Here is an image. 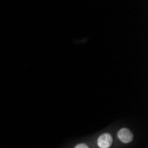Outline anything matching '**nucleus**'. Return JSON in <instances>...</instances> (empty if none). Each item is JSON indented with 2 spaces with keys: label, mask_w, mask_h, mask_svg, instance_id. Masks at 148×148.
I'll list each match as a JSON object with an SVG mask.
<instances>
[{
  "label": "nucleus",
  "mask_w": 148,
  "mask_h": 148,
  "mask_svg": "<svg viewBox=\"0 0 148 148\" xmlns=\"http://www.w3.org/2000/svg\"><path fill=\"white\" fill-rule=\"evenodd\" d=\"M113 143V138L109 133H103L98 138V145L99 148H109Z\"/></svg>",
  "instance_id": "f03ea898"
},
{
  "label": "nucleus",
  "mask_w": 148,
  "mask_h": 148,
  "mask_svg": "<svg viewBox=\"0 0 148 148\" xmlns=\"http://www.w3.org/2000/svg\"><path fill=\"white\" fill-rule=\"evenodd\" d=\"M118 138L124 144H129L133 140V133L127 128L121 129L118 131Z\"/></svg>",
  "instance_id": "f257e3e1"
},
{
  "label": "nucleus",
  "mask_w": 148,
  "mask_h": 148,
  "mask_svg": "<svg viewBox=\"0 0 148 148\" xmlns=\"http://www.w3.org/2000/svg\"><path fill=\"white\" fill-rule=\"evenodd\" d=\"M75 148H89V146L86 144H79V145H75Z\"/></svg>",
  "instance_id": "7ed1b4c3"
}]
</instances>
